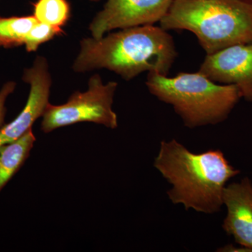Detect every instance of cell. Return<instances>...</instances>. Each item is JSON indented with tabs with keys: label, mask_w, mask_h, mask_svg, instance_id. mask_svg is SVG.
I'll return each mask as SVG.
<instances>
[{
	"label": "cell",
	"mask_w": 252,
	"mask_h": 252,
	"mask_svg": "<svg viewBox=\"0 0 252 252\" xmlns=\"http://www.w3.org/2000/svg\"><path fill=\"white\" fill-rule=\"evenodd\" d=\"M223 205L227 214L222 228L240 246L252 252V182L244 177L227 185L223 190Z\"/></svg>",
	"instance_id": "obj_9"
},
{
	"label": "cell",
	"mask_w": 252,
	"mask_h": 252,
	"mask_svg": "<svg viewBox=\"0 0 252 252\" xmlns=\"http://www.w3.org/2000/svg\"><path fill=\"white\" fill-rule=\"evenodd\" d=\"M0 1H1V0H0Z\"/></svg>",
	"instance_id": "obj_16"
},
{
	"label": "cell",
	"mask_w": 252,
	"mask_h": 252,
	"mask_svg": "<svg viewBox=\"0 0 252 252\" xmlns=\"http://www.w3.org/2000/svg\"><path fill=\"white\" fill-rule=\"evenodd\" d=\"M173 0H106L89 26L98 39L114 30L154 25L166 15Z\"/></svg>",
	"instance_id": "obj_6"
},
{
	"label": "cell",
	"mask_w": 252,
	"mask_h": 252,
	"mask_svg": "<svg viewBox=\"0 0 252 252\" xmlns=\"http://www.w3.org/2000/svg\"><path fill=\"white\" fill-rule=\"evenodd\" d=\"M63 33L62 28L55 27L37 21L26 36L25 48L28 53L35 52L41 44L51 40L55 36L63 35Z\"/></svg>",
	"instance_id": "obj_13"
},
{
	"label": "cell",
	"mask_w": 252,
	"mask_h": 252,
	"mask_svg": "<svg viewBox=\"0 0 252 252\" xmlns=\"http://www.w3.org/2000/svg\"><path fill=\"white\" fill-rule=\"evenodd\" d=\"M160 24L190 32L207 54H214L252 43V0H173Z\"/></svg>",
	"instance_id": "obj_3"
},
{
	"label": "cell",
	"mask_w": 252,
	"mask_h": 252,
	"mask_svg": "<svg viewBox=\"0 0 252 252\" xmlns=\"http://www.w3.org/2000/svg\"><path fill=\"white\" fill-rule=\"evenodd\" d=\"M89 1H93V2H98L101 0H89Z\"/></svg>",
	"instance_id": "obj_15"
},
{
	"label": "cell",
	"mask_w": 252,
	"mask_h": 252,
	"mask_svg": "<svg viewBox=\"0 0 252 252\" xmlns=\"http://www.w3.org/2000/svg\"><path fill=\"white\" fill-rule=\"evenodd\" d=\"M22 79L30 85L28 100L16 119L0 129V147L18 140L32 129L49 103L52 78L44 56H36L31 67L23 71Z\"/></svg>",
	"instance_id": "obj_7"
},
{
	"label": "cell",
	"mask_w": 252,
	"mask_h": 252,
	"mask_svg": "<svg viewBox=\"0 0 252 252\" xmlns=\"http://www.w3.org/2000/svg\"><path fill=\"white\" fill-rule=\"evenodd\" d=\"M16 88V83L14 81H9L5 83L0 89V129L4 125L6 117V102L10 94L14 92Z\"/></svg>",
	"instance_id": "obj_14"
},
{
	"label": "cell",
	"mask_w": 252,
	"mask_h": 252,
	"mask_svg": "<svg viewBox=\"0 0 252 252\" xmlns=\"http://www.w3.org/2000/svg\"><path fill=\"white\" fill-rule=\"evenodd\" d=\"M79 46L74 72L104 69L126 81L145 72L167 75L177 55L172 36L154 25L125 28L98 39L84 38Z\"/></svg>",
	"instance_id": "obj_1"
},
{
	"label": "cell",
	"mask_w": 252,
	"mask_h": 252,
	"mask_svg": "<svg viewBox=\"0 0 252 252\" xmlns=\"http://www.w3.org/2000/svg\"><path fill=\"white\" fill-rule=\"evenodd\" d=\"M198 72L215 82L237 86L242 98L252 102V43L207 54Z\"/></svg>",
	"instance_id": "obj_8"
},
{
	"label": "cell",
	"mask_w": 252,
	"mask_h": 252,
	"mask_svg": "<svg viewBox=\"0 0 252 252\" xmlns=\"http://www.w3.org/2000/svg\"><path fill=\"white\" fill-rule=\"evenodd\" d=\"M154 165L171 185L172 204L207 215L220 211L227 183L240 174L220 149L193 153L175 139L160 142Z\"/></svg>",
	"instance_id": "obj_2"
},
{
	"label": "cell",
	"mask_w": 252,
	"mask_h": 252,
	"mask_svg": "<svg viewBox=\"0 0 252 252\" xmlns=\"http://www.w3.org/2000/svg\"><path fill=\"white\" fill-rule=\"evenodd\" d=\"M146 85L153 95L170 104L189 128L224 122L242 98L237 86L220 85L200 72L174 77L149 72Z\"/></svg>",
	"instance_id": "obj_4"
},
{
	"label": "cell",
	"mask_w": 252,
	"mask_h": 252,
	"mask_svg": "<svg viewBox=\"0 0 252 252\" xmlns=\"http://www.w3.org/2000/svg\"><path fill=\"white\" fill-rule=\"evenodd\" d=\"M67 0H37L33 4V16L38 22L62 28L70 18Z\"/></svg>",
	"instance_id": "obj_12"
},
{
	"label": "cell",
	"mask_w": 252,
	"mask_h": 252,
	"mask_svg": "<svg viewBox=\"0 0 252 252\" xmlns=\"http://www.w3.org/2000/svg\"><path fill=\"white\" fill-rule=\"evenodd\" d=\"M117 87L115 81L104 84L98 74L91 76L84 92L76 91L61 105L48 104L42 116L41 130L49 133L60 127L81 122L117 128L118 117L112 106Z\"/></svg>",
	"instance_id": "obj_5"
},
{
	"label": "cell",
	"mask_w": 252,
	"mask_h": 252,
	"mask_svg": "<svg viewBox=\"0 0 252 252\" xmlns=\"http://www.w3.org/2000/svg\"><path fill=\"white\" fill-rule=\"evenodd\" d=\"M35 141L31 129L18 140L0 147V192L26 161Z\"/></svg>",
	"instance_id": "obj_10"
},
{
	"label": "cell",
	"mask_w": 252,
	"mask_h": 252,
	"mask_svg": "<svg viewBox=\"0 0 252 252\" xmlns=\"http://www.w3.org/2000/svg\"><path fill=\"white\" fill-rule=\"evenodd\" d=\"M36 22L33 15L0 16V49H11L24 45L26 36Z\"/></svg>",
	"instance_id": "obj_11"
}]
</instances>
